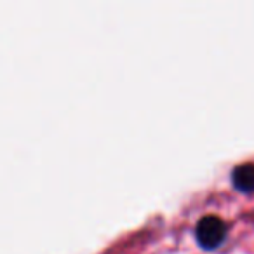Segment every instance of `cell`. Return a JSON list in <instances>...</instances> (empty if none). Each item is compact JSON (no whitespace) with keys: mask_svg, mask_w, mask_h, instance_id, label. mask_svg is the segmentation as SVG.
<instances>
[{"mask_svg":"<svg viewBox=\"0 0 254 254\" xmlns=\"http://www.w3.org/2000/svg\"><path fill=\"white\" fill-rule=\"evenodd\" d=\"M195 239L198 246L205 251H214L226 239V225L218 216H204L197 223L195 228Z\"/></svg>","mask_w":254,"mask_h":254,"instance_id":"cell-1","label":"cell"},{"mask_svg":"<svg viewBox=\"0 0 254 254\" xmlns=\"http://www.w3.org/2000/svg\"><path fill=\"white\" fill-rule=\"evenodd\" d=\"M232 183L242 193H254V164H240L232 171Z\"/></svg>","mask_w":254,"mask_h":254,"instance_id":"cell-2","label":"cell"}]
</instances>
